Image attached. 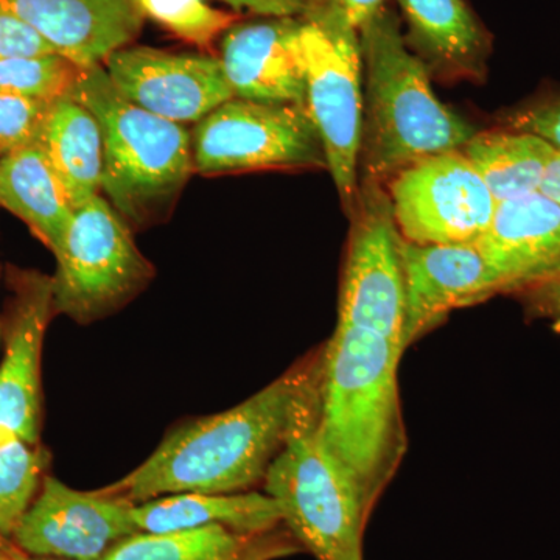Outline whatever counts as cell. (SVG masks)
Segmentation results:
<instances>
[{"label": "cell", "mask_w": 560, "mask_h": 560, "mask_svg": "<svg viewBox=\"0 0 560 560\" xmlns=\"http://www.w3.org/2000/svg\"><path fill=\"white\" fill-rule=\"evenodd\" d=\"M302 18L234 24L221 43L220 61L235 98L304 105L307 72Z\"/></svg>", "instance_id": "cell-15"}, {"label": "cell", "mask_w": 560, "mask_h": 560, "mask_svg": "<svg viewBox=\"0 0 560 560\" xmlns=\"http://www.w3.org/2000/svg\"><path fill=\"white\" fill-rule=\"evenodd\" d=\"M68 97L101 125V189L110 206L131 230L164 219L194 173L190 132L125 98L102 65L81 68Z\"/></svg>", "instance_id": "cell-4"}, {"label": "cell", "mask_w": 560, "mask_h": 560, "mask_svg": "<svg viewBox=\"0 0 560 560\" xmlns=\"http://www.w3.org/2000/svg\"><path fill=\"white\" fill-rule=\"evenodd\" d=\"M132 517L140 533H173L205 526L264 533L283 525L278 503L259 490L172 493L135 504Z\"/></svg>", "instance_id": "cell-20"}, {"label": "cell", "mask_w": 560, "mask_h": 560, "mask_svg": "<svg viewBox=\"0 0 560 560\" xmlns=\"http://www.w3.org/2000/svg\"><path fill=\"white\" fill-rule=\"evenodd\" d=\"M319 382L320 370L294 401L285 444L261 488L278 503L282 523L302 551L315 560H364L372 511L320 434Z\"/></svg>", "instance_id": "cell-5"}, {"label": "cell", "mask_w": 560, "mask_h": 560, "mask_svg": "<svg viewBox=\"0 0 560 560\" xmlns=\"http://www.w3.org/2000/svg\"><path fill=\"white\" fill-rule=\"evenodd\" d=\"M349 219L352 224L337 323L382 331L405 348L400 232L383 183L360 180L359 198Z\"/></svg>", "instance_id": "cell-9"}, {"label": "cell", "mask_w": 560, "mask_h": 560, "mask_svg": "<svg viewBox=\"0 0 560 560\" xmlns=\"http://www.w3.org/2000/svg\"><path fill=\"white\" fill-rule=\"evenodd\" d=\"M329 2L337 7L355 28H360L364 22L386 7V0H329Z\"/></svg>", "instance_id": "cell-32"}, {"label": "cell", "mask_w": 560, "mask_h": 560, "mask_svg": "<svg viewBox=\"0 0 560 560\" xmlns=\"http://www.w3.org/2000/svg\"><path fill=\"white\" fill-rule=\"evenodd\" d=\"M50 103L0 95V160L39 142Z\"/></svg>", "instance_id": "cell-27"}, {"label": "cell", "mask_w": 560, "mask_h": 560, "mask_svg": "<svg viewBox=\"0 0 560 560\" xmlns=\"http://www.w3.org/2000/svg\"><path fill=\"white\" fill-rule=\"evenodd\" d=\"M301 39L307 72L305 106L319 132L342 208L350 215L359 198L363 128L359 28L329 0H313L302 16Z\"/></svg>", "instance_id": "cell-6"}, {"label": "cell", "mask_w": 560, "mask_h": 560, "mask_svg": "<svg viewBox=\"0 0 560 560\" xmlns=\"http://www.w3.org/2000/svg\"><path fill=\"white\" fill-rule=\"evenodd\" d=\"M408 47L444 79L481 80L492 39L464 0H397Z\"/></svg>", "instance_id": "cell-18"}, {"label": "cell", "mask_w": 560, "mask_h": 560, "mask_svg": "<svg viewBox=\"0 0 560 560\" xmlns=\"http://www.w3.org/2000/svg\"><path fill=\"white\" fill-rule=\"evenodd\" d=\"M471 245L511 296L560 268V205L537 191L497 202L489 226Z\"/></svg>", "instance_id": "cell-17"}, {"label": "cell", "mask_w": 560, "mask_h": 560, "mask_svg": "<svg viewBox=\"0 0 560 560\" xmlns=\"http://www.w3.org/2000/svg\"><path fill=\"white\" fill-rule=\"evenodd\" d=\"M0 544H13V541L5 539V537L0 534Z\"/></svg>", "instance_id": "cell-36"}, {"label": "cell", "mask_w": 560, "mask_h": 560, "mask_svg": "<svg viewBox=\"0 0 560 560\" xmlns=\"http://www.w3.org/2000/svg\"><path fill=\"white\" fill-rule=\"evenodd\" d=\"M11 290L7 348L0 363V431L39 444L40 357L54 311V280L36 270L9 267Z\"/></svg>", "instance_id": "cell-13"}, {"label": "cell", "mask_w": 560, "mask_h": 560, "mask_svg": "<svg viewBox=\"0 0 560 560\" xmlns=\"http://www.w3.org/2000/svg\"><path fill=\"white\" fill-rule=\"evenodd\" d=\"M397 230L418 245L474 243L489 226L497 201L460 150L423 158L389 179Z\"/></svg>", "instance_id": "cell-10"}, {"label": "cell", "mask_w": 560, "mask_h": 560, "mask_svg": "<svg viewBox=\"0 0 560 560\" xmlns=\"http://www.w3.org/2000/svg\"><path fill=\"white\" fill-rule=\"evenodd\" d=\"M58 54L49 40L18 18L0 11V60Z\"/></svg>", "instance_id": "cell-30"}, {"label": "cell", "mask_w": 560, "mask_h": 560, "mask_svg": "<svg viewBox=\"0 0 560 560\" xmlns=\"http://www.w3.org/2000/svg\"><path fill=\"white\" fill-rule=\"evenodd\" d=\"M324 345L237 407L173 427L140 466L102 492L132 504L172 493H238L264 485L294 401L318 374Z\"/></svg>", "instance_id": "cell-1"}, {"label": "cell", "mask_w": 560, "mask_h": 560, "mask_svg": "<svg viewBox=\"0 0 560 560\" xmlns=\"http://www.w3.org/2000/svg\"><path fill=\"white\" fill-rule=\"evenodd\" d=\"M0 11L31 25L81 68L130 46L145 20L138 0H0Z\"/></svg>", "instance_id": "cell-16"}, {"label": "cell", "mask_w": 560, "mask_h": 560, "mask_svg": "<svg viewBox=\"0 0 560 560\" xmlns=\"http://www.w3.org/2000/svg\"><path fill=\"white\" fill-rule=\"evenodd\" d=\"M459 150L497 202L540 191L548 165L558 153L537 136L504 127L475 132Z\"/></svg>", "instance_id": "cell-23"}, {"label": "cell", "mask_w": 560, "mask_h": 560, "mask_svg": "<svg viewBox=\"0 0 560 560\" xmlns=\"http://www.w3.org/2000/svg\"><path fill=\"white\" fill-rule=\"evenodd\" d=\"M103 65L125 98L175 124L200 121L234 98L220 58L210 55L127 46Z\"/></svg>", "instance_id": "cell-12"}, {"label": "cell", "mask_w": 560, "mask_h": 560, "mask_svg": "<svg viewBox=\"0 0 560 560\" xmlns=\"http://www.w3.org/2000/svg\"><path fill=\"white\" fill-rule=\"evenodd\" d=\"M405 287V348L436 329L453 311L500 294L471 243L418 245L399 237Z\"/></svg>", "instance_id": "cell-14"}, {"label": "cell", "mask_w": 560, "mask_h": 560, "mask_svg": "<svg viewBox=\"0 0 560 560\" xmlns=\"http://www.w3.org/2000/svg\"><path fill=\"white\" fill-rule=\"evenodd\" d=\"M24 551H21L20 548L14 544H0V560H13L24 558Z\"/></svg>", "instance_id": "cell-34"}, {"label": "cell", "mask_w": 560, "mask_h": 560, "mask_svg": "<svg viewBox=\"0 0 560 560\" xmlns=\"http://www.w3.org/2000/svg\"><path fill=\"white\" fill-rule=\"evenodd\" d=\"M0 206L24 221L54 254L65 245L75 213L39 142L0 160Z\"/></svg>", "instance_id": "cell-21"}, {"label": "cell", "mask_w": 560, "mask_h": 560, "mask_svg": "<svg viewBox=\"0 0 560 560\" xmlns=\"http://www.w3.org/2000/svg\"><path fill=\"white\" fill-rule=\"evenodd\" d=\"M501 127L537 136L560 151V91L545 92L508 110Z\"/></svg>", "instance_id": "cell-28"}, {"label": "cell", "mask_w": 560, "mask_h": 560, "mask_svg": "<svg viewBox=\"0 0 560 560\" xmlns=\"http://www.w3.org/2000/svg\"><path fill=\"white\" fill-rule=\"evenodd\" d=\"M55 257V315L83 326L120 311L154 278L153 265L136 245L130 224L101 195L75 210Z\"/></svg>", "instance_id": "cell-7"}, {"label": "cell", "mask_w": 560, "mask_h": 560, "mask_svg": "<svg viewBox=\"0 0 560 560\" xmlns=\"http://www.w3.org/2000/svg\"><path fill=\"white\" fill-rule=\"evenodd\" d=\"M132 508L101 489L83 492L46 475L11 540L35 558L101 560L114 545L140 533Z\"/></svg>", "instance_id": "cell-11"}, {"label": "cell", "mask_w": 560, "mask_h": 560, "mask_svg": "<svg viewBox=\"0 0 560 560\" xmlns=\"http://www.w3.org/2000/svg\"><path fill=\"white\" fill-rule=\"evenodd\" d=\"M404 352L400 341L352 324L337 323L324 342L320 434L372 512L408 447L399 389Z\"/></svg>", "instance_id": "cell-2"}, {"label": "cell", "mask_w": 560, "mask_h": 560, "mask_svg": "<svg viewBox=\"0 0 560 560\" xmlns=\"http://www.w3.org/2000/svg\"><path fill=\"white\" fill-rule=\"evenodd\" d=\"M511 296L521 302L529 319L548 320L560 330V268L545 278L526 283Z\"/></svg>", "instance_id": "cell-29"}, {"label": "cell", "mask_w": 560, "mask_h": 560, "mask_svg": "<svg viewBox=\"0 0 560 560\" xmlns=\"http://www.w3.org/2000/svg\"><path fill=\"white\" fill-rule=\"evenodd\" d=\"M540 191L560 205V151L556 153L550 165H548Z\"/></svg>", "instance_id": "cell-33"}, {"label": "cell", "mask_w": 560, "mask_h": 560, "mask_svg": "<svg viewBox=\"0 0 560 560\" xmlns=\"http://www.w3.org/2000/svg\"><path fill=\"white\" fill-rule=\"evenodd\" d=\"M13 560H62V559H51V558H35V559H32V558H28V556H24V558L13 559Z\"/></svg>", "instance_id": "cell-35"}, {"label": "cell", "mask_w": 560, "mask_h": 560, "mask_svg": "<svg viewBox=\"0 0 560 560\" xmlns=\"http://www.w3.org/2000/svg\"><path fill=\"white\" fill-rule=\"evenodd\" d=\"M49 463V452L39 444L0 431V534L5 539L11 540L31 508Z\"/></svg>", "instance_id": "cell-24"}, {"label": "cell", "mask_w": 560, "mask_h": 560, "mask_svg": "<svg viewBox=\"0 0 560 560\" xmlns=\"http://www.w3.org/2000/svg\"><path fill=\"white\" fill-rule=\"evenodd\" d=\"M81 66L60 54L0 60V95L54 102L68 97Z\"/></svg>", "instance_id": "cell-25"}, {"label": "cell", "mask_w": 560, "mask_h": 560, "mask_svg": "<svg viewBox=\"0 0 560 560\" xmlns=\"http://www.w3.org/2000/svg\"><path fill=\"white\" fill-rule=\"evenodd\" d=\"M39 143L73 209H80L98 195L103 171L102 130L86 106L70 97L51 102Z\"/></svg>", "instance_id": "cell-22"}, {"label": "cell", "mask_w": 560, "mask_h": 560, "mask_svg": "<svg viewBox=\"0 0 560 560\" xmlns=\"http://www.w3.org/2000/svg\"><path fill=\"white\" fill-rule=\"evenodd\" d=\"M194 172L202 175L268 167L327 168L307 106L231 98L198 121Z\"/></svg>", "instance_id": "cell-8"}, {"label": "cell", "mask_w": 560, "mask_h": 560, "mask_svg": "<svg viewBox=\"0 0 560 560\" xmlns=\"http://www.w3.org/2000/svg\"><path fill=\"white\" fill-rule=\"evenodd\" d=\"M301 551L300 541L285 525L264 533L205 526L136 533L114 545L101 560H279Z\"/></svg>", "instance_id": "cell-19"}, {"label": "cell", "mask_w": 560, "mask_h": 560, "mask_svg": "<svg viewBox=\"0 0 560 560\" xmlns=\"http://www.w3.org/2000/svg\"><path fill=\"white\" fill-rule=\"evenodd\" d=\"M363 60L360 180L385 183L423 158L459 150L477 132L431 88L396 13L383 7L359 28Z\"/></svg>", "instance_id": "cell-3"}, {"label": "cell", "mask_w": 560, "mask_h": 560, "mask_svg": "<svg viewBox=\"0 0 560 560\" xmlns=\"http://www.w3.org/2000/svg\"><path fill=\"white\" fill-rule=\"evenodd\" d=\"M143 14L160 22L173 35L202 50L212 49L221 33L230 31L238 16L212 9L205 0H138Z\"/></svg>", "instance_id": "cell-26"}, {"label": "cell", "mask_w": 560, "mask_h": 560, "mask_svg": "<svg viewBox=\"0 0 560 560\" xmlns=\"http://www.w3.org/2000/svg\"><path fill=\"white\" fill-rule=\"evenodd\" d=\"M235 10H248L267 18H302L313 0H220Z\"/></svg>", "instance_id": "cell-31"}]
</instances>
